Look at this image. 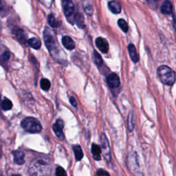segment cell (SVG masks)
I'll use <instances>...</instances> for the list:
<instances>
[{
	"instance_id": "1",
	"label": "cell",
	"mask_w": 176,
	"mask_h": 176,
	"mask_svg": "<svg viewBox=\"0 0 176 176\" xmlns=\"http://www.w3.org/2000/svg\"><path fill=\"white\" fill-rule=\"evenodd\" d=\"M29 173L30 176H50L51 166L48 158H37L31 163Z\"/></svg>"
},
{
	"instance_id": "2",
	"label": "cell",
	"mask_w": 176,
	"mask_h": 176,
	"mask_svg": "<svg viewBox=\"0 0 176 176\" xmlns=\"http://www.w3.org/2000/svg\"><path fill=\"white\" fill-rule=\"evenodd\" d=\"M157 76L163 83L167 85H172L175 81V72L167 66H162L157 68Z\"/></svg>"
},
{
	"instance_id": "3",
	"label": "cell",
	"mask_w": 176,
	"mask_h": 176,
	"mask_svg": "<svg viewBox=\"0 0 176 176\" xmlns=\"http://www.w3.org/2000/svg\"><path fill=\"white\" fill-rule=\"evenodd\" d=\"M21 127L25 131H26L31 134H37L42 130V126L37 119L32 117H28L24 118L21 121Z\"/></svg>"
},
{
	"instance_id": "4",
	"label": "cell",
	"mask_w": 176,
	"mask_h": 176,
	"mask_svg": "<svg viewBox=\"0 0 176 176\" xmlns=\"http://www.w3.org/2000/svg\"><path fill=\"white\" fill-rule=\"evenodd\" d=\"M44 39L46 47L48 48L49 52L51 53L52 56H54V55L56 53L55 40L51 34V32L47 28L44 31Z\"/></svg>"
},
{
	"instance_id": "5",
	"label": "cell",
	"mask_w": 176,
	"mask_h": 176,
	"mask_svg": "<svg viewBox=\"0 0 176 176\" xmlns=\"http://www.w3.org/2000/svg\"><path fill=\"white\" fill-rule=\"evenodd\" d=\"M62 6L64 15L67 17H69L73 15L75 7L72 0H63Z\"/></svg>"
},
{
	"instance_id": "6",
	"label": "cell",
	"mask_w": 176,
	"mask_h": 176,
	"mask_svg": "<svg viewBox=\"0 0 176 176\" xmlns=\"http://www.w3.org/2000/svg\"><path fill=\"white\" fill-rule=\"evenodd\" d=\"M101 143H102V149L104 157L107 162H111V153L110 148L108 140H107L106 136L105 134L102 135L101 137Z\"/></svg>"
},
{
	"instance_id": "7",
	"label": "cell",
	"mask_w": 176,
	"mask_h": 176,
	"mask_svg": "<svg viewBox=\"0 0 176 176\" xmlns=\"http://www.w3.org/2000/svg\"><path fill=\"white\" fill-rule=\"evenodd\" d=\"M52 127L54 132L55 133L57 137L61 140H64L65 136L63 132V129L64 127L63 120L61 119H58L56 121V123L54 124Z\"/></svg>"
},
{
	"instance_id": "8",
	"label": "cell",
	"mask_w": 176,
	"mask_h": 176,
	"mask_svg": "<svg viewBox=\"0 0 176 176\" xmlns=\"http://www.w3.org/2000/svg\"><path fill=\"white\" fill-rule=\"evenodd\" d=\"M107 82L109 87L112 89H116L120 85V78L115 73H112L108 75L107 78Z\"/></svg>"
},
{
	"instance_id": "9",
	"label": "cell",
	"mask_w": 176,
	"mask_h": 176,
	"mask_svg": "<svg viewBox=\"0 0 176 176\" xmlns=\"http://www.w3.org/2000/svg\"><path fill=\"white\" fill-rule=\"evenodd\" d=\"M96 45L100 52L107 53L109 50V44L105 39L103 37H98L96 39Z\"/></svg>"
},
{
	"instance_id": "10",
	"label": "cell",
	"mask_w": 176,
	"mask_h": 176,
	"mask_svg": "<svg viewBox=\"0 0 176 176\" xmlns=\"http://www.w3.org/2000/svg\"><path fill=\"white\" fill-rule=\"evenodd\" d=\"M62 44L66 49L72 50L75 48V43L73 39L68 36H64L62 38Z\"/></svg>"
},
{
	"instance_id": "11",
	"label": "cell",
	"mask_w": 176,
	"mask_h": 176,
	"mask_svg": "<svg viewBox=\"0 0 176 176\" xmlns=\"http://www.w3.org/2000/svg\"><path fill=\"white\" fill-rule=\"evenodd\" d=\"M127 48H128V51H129V55H130V57H131V60L134 63L138 62L139 56H138V53H137V51H136V49L135 45L134 44H129L128 45Z\"/></svg>"
},
{
	"instance_id": "12",
	"label": "cell",
	"mask_w": 176,
	"mask_h": 176,
	"mask_svg": "<svg viewBox=\"0 0 176 176\" xmlns=\"http://www.w3.org/2000/svg\"><path fill=\"white\" fill-rule=\"evenodd\" d=\"M161 13L163 14H164V15H170V14L172 13V11H173V6H172V3L167 0L165 1L163 5L161 6Z\"/></svg>"
},
{
	"instance_id": "13",
	"label": "cell",
	"mask_w": 176,
	"mask_h": 176,
	"mask_svg": "<svg viewBox=\"0 0 176 176\" xmlns=\"http://www.w3.org/2000/svg\"><path fill=\"white\" fill-rule=\"evenodd\" d=\"M109 9L114 14H119L121 12V6L117 1H111L108 3Z\"/></svg>"
},
{
	"instance_id": "14",
	"label": "cell",
	"mask_w": 176,
	"mask_h": 176,
	"mask_svg": "<svg viewBox=\"0 0 176 176\" xmlns=\"http://www.w3.org/2000/svg\"><path fill=\"white\" fill-rule=\"evenodd\" d=\"M13 154L14 156V162L17 164H23L25 163L24 160V153L20 151H15L13 152Z\"/></svg>"
},
{
	"instance_id": "15",
	"label": "cell",
	"mask_w": 176,
	"mask_h": 176,
	"mask_svg": "<svg viewBox=\"0 0 176 176\" xmlns=\"http://www.w3.org/2000/svg\"><path fill=\"white\" fill-rule=\"evenodd\" d=\"M91 151H92L93 157H94V160H100V154H101V149H100V146L96 144H92Z\"/></svg>"
},
{
	"instance_id": "16",
	"label": "cell",
	"mask_w": 176,
	"mask_h": 176,
	"mask_svg": "<svg viewBox=\"0 0 176 176\" xmlns=\"http://www.w3.org/2000/svg\"><path fill=\"white\" fill-rule=\"evenodd\" d=\"M28 44L31 48H34L35 50H39L41 48V43L40 40H39V39L35 38V37L30 39L28 41Z\"/></svg>"
},
{
	"instance_id": "17",
	"label": "cell",
	"mask_w": 176,
	"mask_h": 176,
	"mask_svg": "<svg viewBox=\"0 0 176 176\" xmlns=\"http://www.w3.org/2000/svg\"><path fill=\"white\" fill-rule=\"evenodd\" d=\"M15 35L17 38L18 39V40H19L21 43H22V44H26V42L27 41V37L26 33H25V32L23 30L18 29L15 32Z\"/></svg>"
},
{
	"instance_id": "18",
	"label": "cell",
	"mask_w": 176,
	"mask_h": 176,
	"mask_svg": "<svg viewBox=\"0 0 176 176\" xmlns=\"http://www.w3.org/2000/svg\"><path fill=\"white\" fill-rule=\"evenodd\" d=\"M75 157H76V160L79 161L81 160L83 157V153L82 152V149L79 145H74L72 147Z\"/></svg>"
},
{
	"instance_id": "19",
	"label": "cell",
	"mask_w": 176,
	"mask_h": 176,
	"mask_svg": "<svg viewBox=\"0 0 176 176\" xmlns=\"http://www.w3.org/2000/svg\"><path fill=\"white\" fill-rule=\"evenodd\" d=\"M82 2L83 3L84 9L85 10L86 13L89 15H92L93 14V7L91 3H89V0H83Z\"/></svg>"
},
{
	"instance_id": "20",
	"label": "cell",
	"mask_w": 176,
	"mask_h": 176,
	"mask_svg": "<svg viewBox=\"0 0 176 176\" xmlns=\"http://www.w3.org/2000/svg\"><path fill=\"white\" fill-rule=\"evenodd\" d=\"M48 20L49 25L52 28H57L60 26V23L56 19V18L52 15V14H50V15L48 16Z\"/></svg>"
},
{
	"instance_id": "21",
	"label": "cell",
	"mask_w": 176,
	"mask_h": 176,
	"mask_svg": "<svg viewBox=\"0 0 176 176\" xmlns=\"http://www.w3.org/2000/svg\"><path fill=\"white\" fill-rule=\"evenodd\" d=\"M75 21H76L77 26L81 28H83L85 27V23H84V17L83 16L82 14L77 13L75 17Z\"/></svg>"
},
{
	"instance_id": "22",
	"label": "cell",
	"mask_w": 176,
	"mask_h": 176,
	"mask_svg": "<svg viewBox=\"0 0 176 176\" xmlns=\"http://www.w3.org/2000/svg\"><path fill=\"white\" fill-rule=\"evenodd\" d=\"M13 107V103L10 100L8 99H4L3 100V101L2 102V108L5 110H10Z\"/></svg>"
},
{
	"instance_id": "23",
	"label": "cell",
	"mask_w": 176,
	"mask_h": 176,
	"mask_svg": "<svg viewBox=\"0 0 176 176\" xmlns=\"http://www.w3.org/2000/svg\"><path fill=\"white\" fill-rule=\"evenodd\" d=\"M94 61L95 64L99 67L101 66L103 63L101 56H100L99 54L96 51V50H94Z\"/></svg>"
},
{
	"instance_id": "24",
	"label": "cell",
	"mask_w": 176,
	"mask_h": 176,
	"mask_svg": "<svg viewBox=\"0 0 176 176\" xmlns=\"http://www.w3.org/2000/svg\"><path fill=\"white\" fill-rule=\"evenodd\" d=\"M41 88L44 91H48L50 88V82L47 78H42L40 82Z\"/></svg>"
},
{
	"instance_id": "25",
	"label": "cell",
	"mask_w": 176,
	"mask_h": 176,
	"mask_svg": "<svg viewBox=\"0 0 176 176\" xmlns=\"http://www.w3.org/2000/svg\"><path fill=\"white\" fill-rule=\"evenodd\" d=\"M118 26L120 28V29L123 30L124 32H128V25L126 22V21L123 19H120L118 21Z\"/></svg>"
},
{
	"instance_id": "26",
	"label": "cell",
	"mask_w": 176,
	"mask_h": 176,
	"mask_svg": "<svg viewBox=\"0 0 176 176\" xmlns=\"http://www.w3.org/2000/svg\"><path fill=\"white\" fill-rule=\"evenodd\" d=\"M133 114L131 112L129 114L128 116V120H127V123H128V128L129 129V131H132L134 128V122H133Z\"/></svg>"
},
{
	"instance_id": "27",
	"label": "cell",
	"mask_w": 176,
	"mask_h": 176,
	"mask_svg": "<svg viewBox=\"0 0 176 176\" xmlns=\"http://www.w3.org/2000/svg\"><path fill=\"white\" fill-rule=\"evenodd\" d=\"M56 176H67L66 172L64 170V168L59 167L56 169Z\"/></svg>"
},
{
	"instance_id": "28",
	"label": "cell",
	"mask_w": 176,
	"mask_h": 176,
	"mask_svg": "<svg viewBox=\"0 0 176 176\" xmlns=\"http://www.w3.org/2000/svg\"><path fill=\"white\" fill-rule=\"evenodd\" d=\"M10 56V52L8 51H5L1 56V59L3 62H7L9 60Z\"/></svg>"
},
{
	"instance_id": "29",
	"label": "cell",
	"mask_w": 176,
	"mask_h": 176,
	"mask_svg": "<svg viewBox=\"0 0 176 176\" xmlns=\"http://www.w3.org/2000/svg\"><path fill=\"white\" fill-rule=\"evenodd\" d=\"M97 175H98V176H110L108 172L104 169H101V168L97 171Z\"/></svg>"
},
{
	"instance_id": "30",
	"label": "cell",
	"mask_w": 176,
	"mask_h": 176,
	"mask_svg": "<svg viewBox=\"0 0 176 176\" xmlns=\"http://www.w3.org/2000/svg\"><path fill=\"white\" fill-rule=\"evenodd\" d=\"M70 102L71 103V105L74 106V107H77V100L75 99L73 96H71L70 98Z\"/></svg>"
},
{
	"instance_id": "31",
	"label": "cell",
	"mask_w": 176,
	"mask_h": 176,
	"mask_svg": "<svg viewBox=\"0 0 176 176\" xmlns=\"http://www.w3.org/2000/svg\"><path fill=\"white\" fill-rule=\"evenodd\" d=\"M12 176H21V175H19V174H15V175H13Z\"/></svg>"
},
{
	"instance_id": "32",
	"label": "cell",
	"mask_w": 176,
	"mask_h": 176,
	"mask_svg": "<svg viewBox=\"0 0 176 176\" xmlns=\"http://www.w3.org/2000/svg\"><path fill=\"white\" fill-rule=\"evenodd\" d=\"M2 4V0H0V6Z\"/></svg>"
},
{
	"instance_id": "33",
	"label": "cell",
	"mask_w": 176,
	"mask_h": 176,
	"mask_svg": "<svg viewBox=\"0 0 176 176\" xmlns=\"http://www.w3.org/2000/svg\"><path fill=\"white\" fill-rule=\"evenodd\" d=\"M0 100H1V95H0Z\"/></svg>"
}]
</instances>
